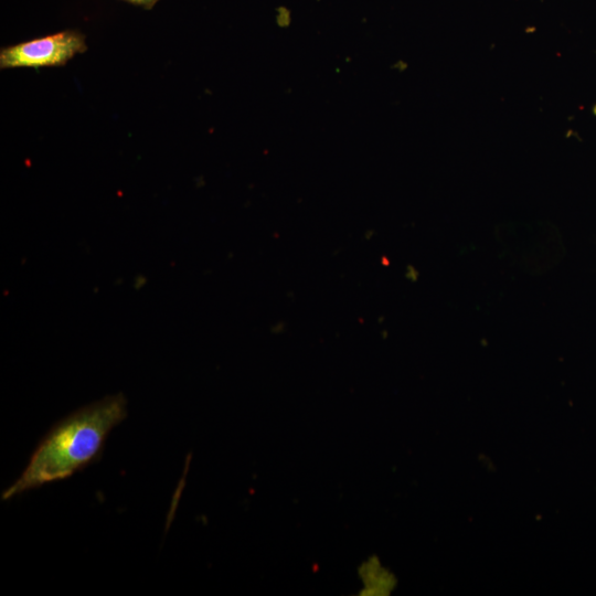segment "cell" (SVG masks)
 <instances>
[{
	"label": "cell",
	"instance_id": "6da1fadb",
	"mask_svg": "<svg viewBox=\"0 0 596 596\" xmlns=\"http://www.w3.org/2000/svg\"><path fill=\"white\" fill-rule=\"evenodd\" d=\"M127 417L123 394L106 396L56 423L40 441L21 476L2 493L8 500L70 478L100 456L114 427Z\"/></svg>",
	"mask_w": 596,
	"mask_h": 596
},
{
	"label": "cell",
	"instance_id": "3957f363",
	"mask_svg": "<svg viewBox=\"0 0 596 596\" xmlns=\"http://www.w3.org/2000/svg\"><path fill=\"white\" fill-rule=\"evenodd\" d=\"M134 6H138V7H141L143 9H147V10H150L151 8H153L156 6V3L159 1V0H125Z\"/></svg>",
	"mask_w": 596,
	"mask_h": 596
},
{
	"label": "cell",
	"instance_id": "7a4b0ae2",
	"mask_svg": "<svg viewBox=\"0 0 596 596\" xmlns=\"http://www.w3.org/2000/svg\"><path fill=\"white\" fill-rule=\"evenodd\" d=\"M87 50L85 35L76 30H64L0 51V68L63 66L76 54Z\"/></svg>",
	"mask_w": 596,
	"mask_h": 596
}]
</instances>
